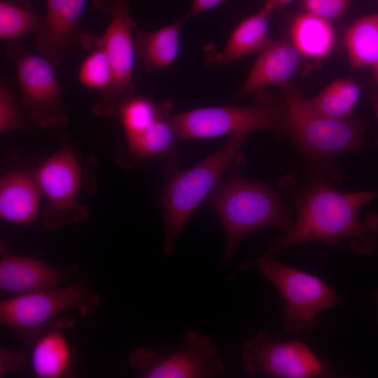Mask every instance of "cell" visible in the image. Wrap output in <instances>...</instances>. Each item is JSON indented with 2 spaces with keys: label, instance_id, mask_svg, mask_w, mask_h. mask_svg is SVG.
<instances>
[{
  "label": "cell",
  "instance_id": "cell-1",
  "mask_svg": "<svg viewBox=\"0 0 378 378\" xmlns=\"http://www.w3.org/2000/svg\"><path fill=\"white\" fill-rule=\"evenodd\" d=\"M378 192H343L318 180L305 186L295 201L298 216L285 237L262 254L274 255L286 248L321 241L337 245L348 239L351 250L365 255L373 251L378 233V220H359V209Z\"/></svg>",
  "mask_w": 378,
  "mask_h": 378
},
{
  "label": "cell",
  "instance_id": "cell-2",
  "mask_svg": "<svg viewBox=\"0 0 378 378\" xmlns=\"http://www.w3.org/2000/svg\"><path fill=\"white\" fill-rule=\"evenodd\" d=\"M207 206L224 228V265L230 263L248 234L267 227L286 234L293 223L289 210L270 187L248 180L238 172L221 179L209 195Z\"/></svg>",
  "mask_w": 378,
  "mask_h": 378
},
{
  "label": "cell",
  "instance_id": "cell-3",
  "mask_svg": "<svg viewBox=\"0 0 378 378\" xmlns=\"http://www.w3.org/2000/svg\"><path fill=\"white\" fill-rule=\"evenodd\" d=\"M247 135H231L218 150L188 170L170 169L160 197L164 225L162 252L164 255H172L185 225L232 164Z\"/></svg>",
  "mask_w": 378,
  "mask_h": 378
},
{
  "label": "cell",
  "instance_id": "cell-4",
  "mask_svg": "<svg viewBox=\"0 0 378 378\" xmlns=\"http://www.w3.org/2000/svg\"><path fill=\"white\" fill-rule=\"evenodd\" d=\"M284 133L298 147L316 158H329L356 150L364 144L366 125L358 120L322 115L290 83L281 86Z\"/></svg>",
  "mask_w": 378,
  "mask_h": 378
},
{
  "label": "cell",
  "instance_id": "cell-5",
  "mask_svg": "<svg viewBox=\"0 0 378 378\" xmlns=\"http://www.w3.org/2000/svg\"><path fill=\"white\" fill-rule=\"evenodd\" d=\"M99 302L97 293L85 283L76 281L55 290L14 295L1 301L0 323L30 345L59 323L63 314L76 312L84 318L90 317Z\"/></svg>",
  "mask_w": 378,
  "mask_h": 378
},
{
  "label": "cell",
  "instance_id": "cell-6",
  "mask_svg": "<svg viewBox=\"0 0 378 378\" xmlns=\"http://www.w3.org/2000/svg\"><path fill=\"white\" fill-rule=\"evenodd\" d=\"M252 266H255L280 293L283 298L281 310L284 328L288 332L314 331L319 323L317 315L341 302L340 296L321 279L290 267L274 256L262 255L235 267L229 279Z\"/></svg>",
  "mask_w": 378,
  "mask_h": 378
},
{
  "label": "cell",
  "instance_id": "cell-7",
  "mask_svg": "<svg viewBox=\"0 0 378 378\" xmlns=\"http://www.w3.org/2000/svg\"><path fill=\"white\" fill-rule=\"evenodd\" d=\"M96 6L110 16L108 24L100 38L94 41L106 51L111 66V78L92 106L99 115L111 118L119 105L135 95L133 71L135 48L133 28L129 14V0H94Z\"/></svg>",
  "mask_w": 378,
  "mask_h": 378
},
{
  "label": "cell",
  "instance_id": "cell-8",
  "mask_svg": "<svg viewBox=\"0 0 378 378\" xmlns=\"http://www.w3.org/2000/svg\"><path fill=\"white\" fill-rule=\"evenodd\" d=\"M177 136L201 139L225 134H247L259 130L285 131L281 106L269 99L250 106H210L169 115Z\"/></svg>",
  "mask_w": 378,
  "mask_h": 378
},
{
  "label": "cell",
  "instance_id": "cell-9",
  "mask_svg": "<svg viewBox=\"0 0 378 378\" xmlns=\"http://www.w3.org/2000/svg\"><path fill=\"white\" fill-rule=\"evenodd\" d=\"M6 54L13 62L21 91V108L27 120L42 128L69 122L55 67L44 57L30 54L10 43Z\"/></svg>",
  "mask_w": 378,
  "mask_h": 378
},
{
  "label": "cell",
  "instance_id": "cell-10",
  "mask_svg": "<svg viewBox=\"0 0 378 378\" xmlns=\"http://www.w3.org/2000/svg\"><path fill=\"white\" fill-rule=\"evenodd\" d=\"M130 365L143 378H204L220 376L225 365L211 337L195 330L183 335V346L162 354L139 347L132 351Z\"/></svg>",
  "mask_w": 378,
  "mask_h": 378
},
{
  "label": "cell",
  "instance_id": "cell-11",
  "mask_svg": "<svg viewBox=\"0 0 378 378\" xmlns=\"http://www.w3.org/2000/svg\"><path fill=\"white\" fill-rule=\"evenodd\" d=\"M243 357L244 368L251 374L314 378L326 374L328 371L300 340L276 342L264 331L259 332L245 344Z\"/></svg>",
  "mask_w": 378,
  "mask_h": 378
},
{
  "label": "cell",
  "instance_id": "cell-12",
  "mask_svg": "<svg viewBox=\"0 0 378 378\" xmlns=\"http://www.w3.org/2000/svg\"><path fill=\"white\" fill-rule=\"evenodd\" d=\"M34 178L48 200L43 218L48 228L56 230L82 218L75 207L80 190L81 172L76 158L68 147H62L44 162Z\"/></svg>",
  "mask_w": 378,
  "mask_h": 378
},
{
  "label": "cell",
  "instance_id": "cell-13",
  "mask_svg": "<svg viewBox=\"0 0 378 378\" xmlns=\"http://www.w3.org/2000/svg\"><path fill=\"white\" fill-rule=\"evenodd\" d=\"M76 273L75 267H59L27 256L9 255L0 261V288L15 295L60 288Z\"/></svg>",
  "mask_w": 378,
  "mask_h": 378
},
{
  "label": "cell",
  "instance_id": "cell-14",
  "mask_svg": "<svg viewBox=\"0 0 378 378\" xmlns=\"http://www.w3.org/2000/svg\"><path fill=\"white\" fill-rule=\"evenodd\" d=\"M89 0H46V14L34 34L36 51L56 68L74 43L76 28Z\"/></svg>",
  "mask_w": 378,
  "mask_h": 378
},
{
  "label": "cell",
  "instance_id": "cell-15",
  "mask_svg": "<svg viewBox=\"0 0 378 378\" xmlns=\"http://www.w3.org/2000/svg\"><path fill=\"white\" fill-rule=\"evenodd\" d=\"M301 54L288 36L273 40L262 51L239 92L242 97L260 92L270 85L290 83L301 62Z\"/></svg>",
  "mask_w": 378,
  "mask_h": 378
},
{
  "label": "cell",
  "instance_id": "cell-16",
  "mask_svg": "<svg viewBox=\"0 0 378 378\" xmlns=\"http://www.w3.org/2000/svg\"><path fill=\"white\" fill-rule=\"evenodd\" d=\"M272 11L262 6L234 29L221 51H206L211 65L223 66L254 53H260L273 41L269 35V22Z\"/></svg>",
  "mask_w": 378,
  "mask_h": 378
},
{
  "label": "cell",
  "instance_id": "cell-17",
  "mask_svg": "<svg viewBox=\"0 0 378 378\" xmlns=\"http://www.w3.org/2000/svg\"><path fill=\"white\" fill-rule=\"evenodd\" d=\"M41 190L34 176L14 171L6 174L0 183V217L2 220L26 225L36 218Z\"/></svg>",
  "mask_w": 378,
  "mask_h": 378
},
{
  "label": "cell",
  "instance_id": "cell-18",
  "mask_svg": "<svg viewBox=\"0 0 378 378\" xmlns=\"http://www.w3.org/2000/svg\"><path fill=\"white\" fill-rule=\"evenodd\" d=\"M61 322L42 334L33 344L30 361L35 375L40 378L70 376L74 366V354L62 330Z\"/></svg>",
  "mask_w": 378,
  "mask_h": 378
},
{
  "label": "cell",
  "instance_id": "cell-19",
  "mask_svg": "<svg viewBox=\"0 0 378 378\" xmlns=\"http://www.w3.org/2000/svg\"><path fill=\"white\" fill-rule=\"evenodd\" d=\"M184 20L154 31H137L134 34L136 53L148 70L170 66L179 52L180 32Z\"/></svg>",
  "mask_w": 378,
  "mask_h": 378
},
{
  "label": "cell",
  "instance_id": "cell-20",
  "mask_svg": "<svg viewBox=\"0 0 378 378\" xmlns=\"http://www.w3.org/2000/svg\"><path fill=\"white\" fill-rule=\"evenodd\" d=\"M290 40L302 56L321 59L330 55L335 43L330 21L313 13H299L293 19Z\"/></svg>",
  "mask_w": 378,
  "mask_h": 378
},
{
  "label": "cell",
  "instance_id": "cell-21",
  "mask_svg": "<svg viewBox=\"0 0 378 378\" xmlns=\"http://www.w3.org/2000/svg\"><path fill=\"white\" fill-rule=\"evenodd\" d=\"M344 43L353 67H372L378 62V13L354 21L346 31Z\"/></svg>",
  "mask_w": 378,
  "mask_h": 378
},
{
  "label": "cell",
  "instance_id": "cell-22",
  "mask_svg": "<svg viewBox=\"0 0 378 378\" xmlns=\"http://www.w3.org/2000/svg\"><path fill=\"white\" fill-rule=\"evenodd\" d=\"M172 106L170 101L155 103L135 94L119 105L116 114L127 139L139 134L159 118L169 114Z\"/></svg>",
  "mask_w": 378,
  "mask_h": 378
},
{
  "label": "cell",
  "instance_id": "cell-23",
  "mask_svg": "<svg viewBox=\"0 0 378 378\" xmlns=\"http://www.w3.org/2000/svg\"><path fill=\"white\" fill-rule=\"evenodd\" d=\"M166 115L137 135L126 139L131 153L139 159L166 155L175 146V130Z\"/></svg>",
  "mask_w": 378,
  "mask_h": 378
},
{
  "label": "cell",
  "instance_id": "cell-24",
  "mask_svg": "<svg viewBox=\"0 0 378 378\" xmlns=\"http://www.w3.org/2000/svg\"><path fill=\"white\" fill-rule=\"evenodd\" d=\"M44 15L36 14L9 2L0 3V38L12 42L41 27Z\"/></svg>",
  "mask_w": 378,
  "mask_h": 378
},
{
  "label": "cell",
  "instance_id": "cell-25",
  "mask_svg": "<svg viewBox=\"0 0 378 378\" xmlns=\"http://www.w3.org/2000/svg\"><path fill=\"white\" fill-rule=\"evenodd\" d=\"M309 102L318 113L335 118H349L356 106L335 82Z\"/></svg>",
  "mask_w": 378,
  "mask_h": 378
},
{
  "label": "cell",
  "instance_id": "cell-26",
  "mask_svg": "<svg viewBox=\"0 0 378 378\" xmlns=\"http://www.w3.org/2000/svg\"><path fill=\"white\" fill-rule=\"evenodd\" d=\"M78 78L86 88L103 91L111 78V66L106 51L97 46L82 63Z\"/></svg>",
  "mask_w": 378,
  "mask_h": 378
},
{
  "label": "cell",
  "instance_id": "cell-27",
  "mask_svg": "<svg viewBox=\"0 0 378 378\" xmlns=\"http://www.w3.org/2000/svg\"><path fill=\"white\" fill-rule=\"evenodd\" d=\"M16 98L4 79L0 82V132L26 130L29 125Z\"/></svg>",
  "mask_w": 378,
  "mask_h": 378
},
{
  "label": "cell",
  "instance_id": "cell-28",
  "mask_svg": "<svg viewBox=\"0 0 378 378\" xmlns=\"http://www.w3.org/2000/svg\"><path fill=\"white\" fill-rule=\"evenodd\" d=\"M351 0H300L304 10L328 20H336L346 12Z\"/></svg>",
  "mask_w": 378,
  "mask_h": 378
},
{
  "label": "cell",
  "instance_id": "cell-29",
  "mask_svg": "<svg viewBox=\"0 0 378 378\" xmlns=\"http://www.w3.org/2000/svg\"><path fill=\"white\" fill-rule=\"evenodd\" d=\"M31 353L21 349L0 348V377L24 370L30 360Z\"/></svg>",
  "mask_w": 378,
  "mask_h": 378
},
{
  "label": "cell",
  "instance_id": "cell-30",
  "mask_svg": "<svg viewBox=\"0 0 378 378\" xmlns=\"http://www.w3.org/2000/svg\"><path fill=\"white\" fill-rule=\"evenodd\" d=\"M226 1L228 0H192L188 13L183 19L184 20H188L197 14L211 9Z\"/></svg>",
  "mask_w": 378,
  "mask_h": 378
},
{
  "label": "cell",
  "instance_id": "cell-31",
  "mask_svg": "<svg viewBox=\"0 0 378 378\" xmlns=\"http://www.w3.org/2000/svg\"><path fill=\"white\" fill-rule=\"evenodd\" d=\"M374 84V93L372 98L376 116L378 118V62L372 67Z\"/></svg>",
  "mask_w": 378,
  "mask_h": 378
},
{
  "label": "cell",
  "instance_id": "cell-32",
  "mask_svg": "<svg viewBox=\"0 0 378 378\" xmlns=\"http://www.w3.org/2000/svg\"><path fill=\"white\" fill-rule=\"evenodd\" d=\"M293 1V0H265L263 6L273 12L287 6Z\"/></svg>",
  "mask_w": 378,
  "mask_h": 378
}]
</instances>
